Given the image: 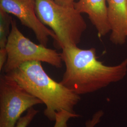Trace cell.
Wrapping results in <instances>:
<instances>
[{"label": "cell", "instance_id": "1", "mask_svg": "<svg viewBox=\"0 0 127 127\" xmlns=\"http://www.w3.org/2000/svg\"><path fill=\"white\" fill-rule=\"evenodd\" d=\"M61 53L65 70L60 83L79 95L94 92L123 80L127 73V58L114 66L98 61L94 48L64 47Z\"/></svg>", "mask_w": 127, "mask_h": 127}, {"label": "cell", "instance_id": "2", "mask_svg": "<svg viewBox=\"0 0 127 127\" xmlns=\"http://www.w3.org/2000/svg\"><path fill=\"white\" fill-rule=\"evenodd\" d=\"M4 74L42 102L44 115L50 121H55L57 114L62 111L76 114L74 108L81 100L80 95L52 79L41 62H26Z\"/></svg>", "mask_w": 127, "mask_h": 127}, {"label": "cell", "instance_id": "3", "mask_svg": "<svg viewBox=\"0 0 127 127\" xmlns=\"http://www.w3.org/2000/svg\"><path fill=\"white\" fill-rule=\"evenodd\" d=\"M35 10L41 23L54 32L57 48L79 44L87 24L74 6H63L52 0H35Z\"/></svg>", "mask_w": 127, "mask_h": 127}, {"label": "cell", "instance_id": "4", "mask_svg": "<svg viewBox=\"0 0 127 127\" xmlns=\"http://www.w3.org/2000/svg\"><path fill=\"white\" fill-rule=\"evenodd\" d=\"M6 50L7 59L2 71L3 73H9L23 63L31 61L44 62L57 68L62 66L63 62L61 53L41 44H37L25 36L14 18Z\"/></svg>", "mask_w": 127, "mask_h": 127}, {"label": "cell", "instance_id": "5", "mask_svg": "<svg viewBox=\"0 0 127 127\" xmlns=\"http://www.w3.org/2000/svg\"><path fill=\"white\" fill-rule=\"evenodd\" d=\"M42 102L2 73L0 77V127H15L26 111Z\"/></svg>", "mask_w": 127, "mask_h": 127}, {"label": "cell", "instance_id": "6", "mask_svg": "<svg viewBox=\"0 0 127 127\" xmlns=\"http://www.w3.org/2000/svg\"><path fill=\"white\" fill-rule=\"evenodd\" d=\"M0 9L16 17L22 25L32 31L41 45L47 47L50 37L54 39V42L57 41L53 31L38 18L35 0H0Z\"/></svg>", "mask_w": 127, "mask_h": 127}, {"label": "cell", "instance_id": "7", "mask_svg": "<svg viewBox=\"0 0 127 127\" xmlns=\"http://www.w3.org/2000/svg\"><path fill=\"white\" fill-rule=\"evenodd\" d=\"M111 27L110 40L116 45H123L127 38V0H106Z\"/></svg>", "mask_w": 127, "mask_h": 127}, {"label": "cell", "instance_id": "8", "mask_svg": "<svg viewBox=\"0 0 127 127\" xmlns=\"http://www.w3.org/2000/svg\"><path fill=\"white\" fill-rule=\"evenodd\" d=\"M106 0H78L73 6L80 13L88 15L100 37L111 32Z\"/></svg>", "mask_w": 127, "mask_h": 127}, {"label": "cell", "instance_id": "9", "mask_svg": "<svg viewBox=\"0 0 127 127\" xmlns=\"http://www.w3.org/2000/svg\"><path fill=\"white\" fill-rule=\"evenodd\" d=\"M9 15L0 9V50L6 49L11 31L13 18Z\"/></svg>", "mask_w": 127, "mask_h": 127}, {"label": "cell", "instance_id": "10", "mask_svg": "<svg viewBox=\"0 0 127 127\" xmlns=\"http://www.w3.org/2000/svg\"><path fill=\"white\" fill-rule=\"evenodd\" d=\"M81 115L73 114L66 111H62L57 114L54 126L53 127H68V121L71 118H78Z\"/></svg>", "mask_w": 127, "mask_h": 127}, {"label": "cell", "instance_id": "11", "mask_svg": "<svg viewBox=\"0 0 127 127\" xmlns=\"http://www.w3.org/2000/svg\"><path fill=\"white\" fill-rule=\"evenodd\" d=\"M39 111L34 109L33 107L29 108L25 116L19 119L15 127H27L35 117Z\"/></svg>", "mask_w": 127, "mask_h": 127}, {"label": "cell", "instance_id": "12", "mask_svg": "<svg viewBox=\"0 0 127 127\" xmlns=\"http://www.w3.org/2000/svg\"><path fill=\"white\" fill-rule=\"evenodd\" d=\"M104 112L100 110L95 112L92 117L87 120L85 123V127H95L100 123L101 118L103 116Z\"/></svg>", "mask_w": 127, "mask_h": 127}, {"label": "cell", "instance_id": "13", "mask_svg": "<svg viewBox=\"0 0 127 127\" xmlns=\"http://www.w3.org/2000/svg\"><path fill=\"white\" fill-rule=\"evenodd\" d=\"M57 3L65 6H73L76 0H52Z\"/></svg>", "mask_w": 127, "mask_h": 127}, {"label": "cell", "instance_id": "14", "mask_svg": "<svg viewBox=\"0 0 127 127\" xmlns=\"http://www.w3.org/2000/svg\"></svg>", "mask_w": 127, "mask_h": 127}]
</instances>
